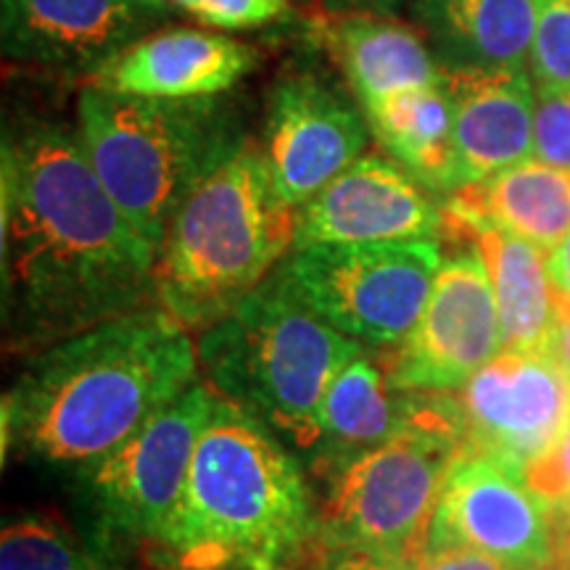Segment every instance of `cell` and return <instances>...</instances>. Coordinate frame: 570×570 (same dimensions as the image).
Listing matches in <instances>:
<instances>
[{
  "label": "cell",
  "mask_w": 570,
  "mask_h": 570,
  "mask_svg": "<svg viewBox=\"0 0 570 570\" xmlns=\"http://www.w3.org/2000/svg\"><path fill=\"white\" fill-rule=\"evenodd\" d=\"M504 352L494 291L481 254L444 259L423 315L386 362L404 394H454Z\"/></svg>",
  "instance_id": "10"
},
{
  "label": "cell",
  "mask_w": 570,
  "mask_h": 570,
  "mask_svg": "<svg viewBox=\"0 0 570 570\" xmlns=\"http://www.w3.org/2000/svg\"><path fill=\"white\" fill-rule=\"evenodd\" d=\"M167 0H3L9 61L92 77L173 17Z\"/></svg>",
  "instance_id": "13"
},
{
  "label": "cell",
  "mask_w": 570,
  "mask_h": 570,
  "mask_svg": "<svg viewBox=\"0 0 570 570\" xmlns=\"http://www.w3.org/2000/svg\"><path fill=\"white\" fill-rule=\"evenodd\" d=\"M544 0H417L439 67L458 75L525 71Z\"/></svg>",
  "instance_id": "18"
},
{
  "label": "cell",
  "mask_w": 570,
  "mask_h": 570,
  "mask_svg": "<svg viewBox=\"0 0 570 570\" xmlns=\"http://www.w3.org/2000/svg\"><path fill=\"white\" fill-rule=\"evenodd\" d=\"M167 3H173V6H177V9H180V3H183V0H167Z\"/></svg>",
  "instance_id": "35"
},
{
  "label": "cell",
  "mask_w": 570,
  "mask_h": 570,
  "mask_svg": "<svg viewBox=\"0 0 570 570\" xmlns=\"http://www.w3.org/2000/svg\"><path fill=\"white\" fill-rule=\"evenodd\" d=\"M327 46L362 111L415 88L444 82V69L417 32L399 21L348 13L327 27Z\"/></svg>",
  "instance_id": "20"
},
{
  "label": "cell",
  "mask_w": 570,
  "mask_h": 570,
  "mask_svg": "<svg viewBox=\"0 0 570 570\" xmlns=\"http://www.w3.org/2000/svg\"><path fill=\"white\" fill-rule=\"evenodd\" d=\"M465 446L452 394H412L410 420L381 444L325 462L315 504L323 550L354 547L415 560L423 552L441 487Z\"/></svg>",
  "instance_id": "7"
},
{
  "label": "cell",
  "mask_w": 570,
  "mask_h": 570,
  "mask_svg": "<svg viewBox=\"0 0 570 570\" xmlns=\"http://www.w3.org/2000/svg\"><path fill=\"white\" fill-rule=\"evenodd\" d=\"M198 346L161 306L106 320L24 360L3 399V449L80 470L198 383Z\"/></svg>",
  "instance_id": "2"
},
{
  "label": "cell",
  "mask_w": 570,
  "mask_h": 570,
  "mask_svg": "<svg viewBox=\"0 0 570 570\" xmlns=\"http://www.w3.org/2000/svg\"><path fill=\"white\" fill-rule=\"evenodd\" d=\"M296 219L265 154L244 148L177 209L156 265L159 306L190 333L217 325L294 252Z\"/></svg>",
  "instance_id": "4"
},
{
  "label": "cell",
  "mask_w": 570,
  "mask_h": 570,
  "mask_svg": "<svg viewBox=\"0 0 570 570\" xmlns=\"http://www.w3.org/2000/svg\"><path fill=\"white\" fill-rule=\"evenodd\" d=\"M458 233L468 235L487 265L504 348H547L554 325V285L544 252L494 227Z\"/></svg>",
  "instance_id": "22"
},
{
  "label": "cell",
  "mask_w": 570,
  "mask_h": 570,
  "mask_svg": "<svg viewBox=\"0 0 570 570\" xmlns=\"http://www.w3.org/2000/svg\"><path fill=\"white\" fill-rule=\"evenodd\" d=\"M547 269H550L554 291L570 298V235L552 252H547Z\"/></svg>",
  "instance_id": "32"
},
{
  "label": "cell",
  "mask_w": 570,
  "mask_h": 570,
  "mask_svg": "<svg viewBox=\"0 0 570 570\" xmlns=\"http://www.w3.org/2000/svg\"><path fill=\"white\" fill-rule=\"evenodd\" d=\"M183 11L194 13L217 30H254L288 17V0H183Z\"/></svg>",
  "instance_id": "28"
},
{
  "label": "cell",
  "mask_w": 570,
  "mask_h": 570,
  "mask_svg": "<svg viewBox=\"0 0 570 570\" xmlns=\"http://www.w3.org/2000/svg\"><path fill=\"white\" fill-rule=\"evenodd\" d=\"M547 352L554 356V362H558L570 377V298L566 294H560V291H554V325Z\"/></svg>",
  "instance_id": "31"
},
{
  "label": "cell",
  "mask_w": 570,
  "mask_h": 570,
  "mask_svg": "<svg viewBox=\"0 0 570 570\" xmlns=\"http://www.w3.org/2000/svg\"><path fill=\"white\" fill-rule=\"evenodd\" d=\"M436 238L383 244H317L283 259L296 291L346 338L396 348L423 315L439 269Z\"/></svg>",
  "instance_id": "8"
},
{
  "label": "cell",
  "mask_w": 570,
  "mask_h": 570,
  "mask_svg": "<svg viewBox=\"0 0 570 570\" xmlns=\"http://www.w3.org/2000/svg\"><path fill=\"white\" fill-rule=\"evenodd\" d=\"M533 159L570 169V90H537Z\"/></svg>",
  "instance_id": "26"
},
{
  "label": "cell",
  "mask_w": 570,
  "mask_h": 570,
  "mask_svg": "<svg viewBox=\"0 0 570 570\" xmlns=\"http://www.w3.org/2000/svg\"><path fill=\"white\" fill-rule=\"evenodd\" d=\"M346 3H352V0H346ZM362 3H370V6H389V3H394V0H362Z\"/></svg>",
  "instance_id": "34"
},
{
  "label": "cell",
  "mask_w": 570,
  "mask_h": 570,
  "mask_svg": "<svg viewBox=\"0 0 570 570\" xmlns=\"http://www.w3.org/2000/svg\"><path fill=\"white\" fill-rule=\"evenodd\" d=\"M465 449L523 479L570 425V377L547 348H504L458 399Z\"/></svg>",
  "instance_id": "12"
},
{
  "label": "cell",
  "mask_w": 570,
  "mask_h": 570,
  "mask_svg": "<svg viewBox=\"0 0 570 570\" xmlns=\"http://www.w3.org/2000/svg\"><path fill=\"white\" fill-rule=\"evenodd\" d=\"M444 88L454 104L458 190L531 159L537 90L529 71H444Z\"/></svg>",
  "instance_id": "17"
},
{
  "label": "cell",
  "mask_w": 570,
  "mask_h": 570,
  "mask_svg": "<svg viewBox=\"0 0 570 570\" xmlns=\"http://www.w3.org/2000/svg\"><path fill=\"white\" fill-rule=\"evenodd\" d=\"M246 42L204 30H161L148 35L90 77L98 88L142 98H217L256 67Z\"/></svg>",
  "instance_id": "16"
},
{
  "label": "cell",
  "mask_w": 570,
  "mask_h": 570,
  "mask_svg": "<svg viewBox=\"0 0 570 570\" xmlns=\"http://www.w3.org/2000/svg\"><path fill=\"white\" fill-rule=\"evenodd\" d=\"M315 539L302 465L252 412L223 394L198 436L173 518L154 539L169 570H288Z\"/></svg>",
  "instance_id": "3"
},
{
  "label": "cell",
  "mask_w": 570,
  "mask_h": 570,
  "mask_svg": "<svg viewBox=\"0 0 570 570\" xmlns=\"http://www.w3.org/2000/svg\"><path fill=\"white\" fill-rule=\"evenodd\" d=\"M386 370L356 356L327 386L320 402V446L323 460L362 452L396 436L410 420L412 394L394 396Z\"/></svg>",
  "instance_id": "23"
},
{
  "label": "cell",
  "mask_w": 570,
  "mask_h": 570,
  "mask_svg": "<svg viewBox=\"0 0 570 570\" xmlns=\"http://www.w3.org/2000/svg\"><path fill=\"white\" fill-rule=\"evenodd\" d=\"M444 204L391 156L365 154L298 206L294 248L436 238Z\"/></svg>",
  "instance_id": "15"
},
{
  "label": "cell",
  "mask_w": 570,
  "mask_h": 570,
  "mask_svg": "<svg viewBox=\"0 0 570 570\" xmlns=\"http://www.w3.org/2000/svg\"><path fill=\"white\" fill-rule=\"evenodd\" d=\"M317 570H415V560L373 550H354V547H336V550H323V562Z\"/></svg>",
  "instance_id": "30"
},
{
  "label": "cell",
  "mask_w": 570,
  "mask_h": 570,
  "mask_svg": "<svg viewBox=\"0 0 570 570\" xmlns=\"http://www.w3.org/2000/svg\"><path fill=\"white\" fill-rule=\"evenodd\" d=\"M444 219V230L494 227L552 252L570 235V169L531 156L446 196Z\"/></svg>",
  "instance_id": "19"
},
{
  "label": "cell",
  "mask_w": 570,
  "mask_h": 570,
  "mask_svg": "<svg viewBox=\"0 0 570 570\" xmlns=\"http://www.w3.org/2000/svg\"><path fill=\"white\" fill-rule=\"evenodd\" d=\"M196 346L206 383L298 449L320 446V402L365 354L304 302L283 265Z\"/></svg>",
  "instance_id": "6"
},
{
  "label": "cell",
  "mask_w": 570,
  "mask_h": 570,
  "mask_svg": "<svg viewBox=\"0 0 570 570\" xmlns=\"http://www.w3.org/2000/svg\"><path fill=\"white\" fill-rule=\"evenodd\" d=\"M529 69L537 90H570V0H544Z\"/></svg>",
  "instance_id": "25"
},
{
  "label": "cell",
  "mask_w": 570,
  "mask_h": 570,
  "mask_svg": "<svg viewBox=\"0 0 570 570\" xmlns=\"http://www.w3.org/2000/svg\"><path fill=\"white\" fill-rule=\"evenodd\" d=\"M214 391L194 383L109 454L77 470V491L96 518L101 547L159 537L180 502Z\"/></svg>",
  "instance_id": "9"
},
{
  "label": "cell",
  "mask_w": 570,
  "mask_h": 570,
  "mask_svg": "<svg viewBox=\"0 0 570 570\" xmlns=\"http://www.w3.org/2000/svg\"><path fill=\"white\" fill-rule=\"evenodd\" d=\"M562 570H570V560H568V566H566V568H562Z\"/></svg>",
  "instance_id": "36"
},
{
  "label": "cell",
  "mask_w": 570,
  "mask_h": 570,
  "mask_svg": "<svg viewBox=\"0 0 570 570\" xmlns=\"http://www.w3.org/2000/svg\"><path fill=\"white\" fill-rule=\"evenodd\" d=\"M77 135L114 204L159 252L175 214L246 146V127L217 98H142L90 85Z\"/></svg>",
  "instance_id": "5"
},
{
  "label": "cell",
  "mask_w": 570,
  "mask_h": 570,
  "mask_svg": "<svg viewBox=\"0 0 570 570\" xmlns=\"http://www.w3.org/2000/svg\"><path fill=\"white\" fill-rule=\"evenodd\" d=\"M370 135L365 111L344 92L315 75H291L277 82L269 101L262 154L277 194L298 209L365 156Z\"/></svg>",
  "instance_id": "14"
},
{
  "label": "cell",
  "mask_w": 570,
  "mask_h": 570,
  "mask_svg": "<svg viewBox=\"0 0 570 570\" xmlns=\"http://www.w3.org/2000/svg\"><path fill=\"white\" fill-rule=\"evenodd\" d=\"M554 537H558V562L562 570L570 560V510L562 518L554 520Z\"/></svg>",
  "instance_id": "33"
},
{
  "label": "cell",
  "mask_w": 570,
  "mask_h": 570,
  "mask_svg": "<svg viewBox=\"0 0 570 570\" xmlns=\"http://www.w3.org/2000/svg\"><path fill=\"white\" fill-rule=\"evenodd\" d=\"M523 483L550 512L552 525L554 520L566 515L570 510V425L558 439V444L547 449L539 460H533L523 470Z\"/></svg>",
  "instance_id": "27"
},
{
  "label": "cell",
  "mask_w": 570,
  "mask_h": 570,
  "mask_svg": "<svg viewBox=\"0 0 570 570\" xmlns=\"http://www.w3.org/2000/svg\"><path fill=\"white\" fill-rule=\"evenodd\" d=\"M365 117L383 151L431 194L452 196L458 190L454 104L444 82L399 92Z\"/></svg>",
  "instance_id": "21"
},
{
  "label": "cell",
  "mask_w": 570,
  "mask_h": 570,
  "mask_svg": "<svg viewBox=\"0 0 570 570\" xmlns=\"http://www.w3.org/2000/svg\"><path fill=\"white\" fill-rule=\"evenodd\" d=\"M415 570H515L508 562L491 558L487 552L468 550V547H441L423 550L415 558Z\"/></svg>",
  "instance_id": "29"
},
{
  "label": "cell",
  "mask_w": 570,
  "mask_h": 570,
  "mask_svg": "<svg viewBox=\"0 0 570 570\" xmlns=\"http://www.w3.org/2000/svg\"><path fill=\"white\" fill-rule=\"evenodd\" d=\"M0 570H106V560L59 518L24 512L3 520Z\"/></svg>",
  "instance_id": "24"
},
{
  "label": "cell",
  "mask_w": 570,
  "mask_h": 570,
  "mask_svg": "<svg viewBox=\"0 0 570 570\" xmlns=\"http://www.w3.org/2000/svg\"><path fill=\"white\" fill-rule=\"evenodd\" d=\"M159 252L114 204L80 135L6 127L0 304L6 354L30 356L106 320L159 306Z\"/></svg>",
  "instance_id": "1"
},
{
  "label": "cell",
  "mask_w": 570,
  "mask_h": 570,
  "mask_svg": "<svg viewBox=\"0 0 570 570\" xmlns=\"http://www.w3.org/2000/svg\"><path fill=\"white\" fill-rule=\"evenodd\" d=\"M441 547L487 552L515 570H560L544 504L518 473L465 446L441 487L423 550Z\"/></svg>",
  "instance_id": "11"
}]
</instances>
